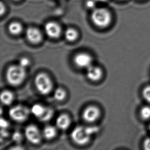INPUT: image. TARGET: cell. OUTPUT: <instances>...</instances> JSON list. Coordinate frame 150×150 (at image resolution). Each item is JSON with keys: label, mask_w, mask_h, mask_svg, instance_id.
Segmentation results:
<instances>
[{"label": "cell", "mask_w": 150, "mask_h": 150, "mask_svg": "<svg viewBox=\"0 0 150 150\" xmlns=\"http://www.w3.org/2000/svg\"><path fill=\"white\" fill-rule=\"evenodd\" d=\"M98 131L99 128L98 126H77L71 132V139L75 144L84 146L89 142L92 135Z\"/></svg>", "instance_id": "1"}, {"label": "cell", "mask_w": 150, "mask_h": 150, "mask_svg": "<svg viewBox=\"0 0 150 150\" xmlns=\"http://www.w3.org/2000/svg\"><path fill=\"white\" fill-rule=\"evenodd\" d=\"M25 69L20 65H12L9 67L6 73V79L12 86H18L24 81L26 77Z\"/></svg>", "instance_id": "2"}, {"label": "cell", "mask_w": 150, "mask_h": 150, "mask_svg": "<svg viewBox=\"0 0 150 150\" xmlns=\"http://www.w3.org/2000/svg\"><path fill=\"white\" fill-rule=\"evenodd\" d=\"M91 19L97 26L104 28L109 25L111 22V14L105 8H96L92 13Z\"/></svg>", "instance_id": "3"}, {"label": "cell", "mask_w": 150, "mask_h": 150, "mask_svg": "<svg viewBox=\"0 0 150 150\" xmlns=\"http://www.w3.org/2000/svg\"><path fill=\"white\" fill-rule=\"evenodd\" d=\"M35 85L38 91L43 95L50 93L53 89L52 81L50 78L45 73H40L35 79Z\"/></svg>", "instance_id": "4"}, {"label": "cell", "mask_w": 150, "mask_h": 150, "mask_svg": "<svg viewBox=\"0 0 150 150\" xmlns=\"http://www.w3.org/2000/svg\"><path fill=\"white\" fill-rule=\"evenodd\" d=\"M30 110L25 106L16 105L9 110V116L11 119L17 122H23L28 118Z\"/></svg>", "instance_id": "5"}, {"label": "cell", "mask_w": 150, "mask_h": 150, "mask_svg": "<svg viewBox=\"0 0 150 150\" xmlns=\"http://www.w3.org/2000/svg\"><path fill=\"white\" fill-rule=\"evenodd\" d=\"M25 136L29 142L32 144H38L42 141L43 137L42 132L34 124L27 126L25 130Z\"/></svg>", "instance_id": "6"}, {"label": "cell", "mask_w": 150, "mask_h": 150, "mask_svg": "<svg viewBox=\"0 0 150 150\" xmlns=\"http://www.w3.org/2000/svg\"><path fill=\"white\" fill-rule=\"evenodd\" d=\"M100 116V109L94 106H90L86 108L83 112V120L88 123H93L98 120Z\"/></svg>", "instance_id": "7"}, {"label": "cell", "mask_w": 150, "mask_h": 150, "mask_svg": "<svg viewBox=\"0 0 150 150\" xmlns=\"http://www.w3.org/2000/svg\"><path fill=\"white\" fill-rule=\"evenodd\" d=\"M74 61L76 65L81 68H87L92 65L91 56L86 53H80L75 56Z\"/></svg>", "instance_id": "8"}, {"label": "cell", "mask_w": 150, "mask_h": 150, "mask_svg": "<svg viewBox=\"0 0 150 150\" xmlns=\"http://www.w3.org/2000/svg\"><path fill=\"white\" fill-rule=\"evenodd\" d=\"M45 31L46 34L52 38H58L61 35V27L58 24L53 22H50L46 24Z\"/></svg>", "instance_id": "9"}, {"label": "cell", "mask_w": 150, "mask_h": 150, "mask_svg": "<svg viewBox=\"0 0 150 150\" xmlns=\"http://www.w3.org/2000/svg\"><path fill=\"white\" fill-rule=\"evenodd\" d=\"M26 35L27 39L33 43H38L41 42L42 35L38 29L30 27L26 30Z\"/></svg>", "instance_id": "10"}, {"label": "cell", "mask_w": 150, "mask_h": 150, "mask_svg": "<svg viewBox=\"0 0 150 150\" xmlns=\"http://www.w3.org/2000/svg\"><path fill=\"white\" fill-rule=\"evenodd\" d=\"M56 127L59 130H67L71 124V119L69 116L63 114L58 116L55 121Z\"/></svg>", "instance_id": "11"}, {"label": "cell", "mask_w": 150, "mask_h": 150, "mask_svg": "<svg viewBox=\"0 0 150 150\" xmlns=\"http://www.w3.org/2000/svg\"><path fill=\"white\" fill-rule=\"evenodd\" d=\"M103 75L100 67L91 65L87 69V76L91 81H97L101 78Z\"/></svg>", "instance_id": "12"}, {"label": "cell", "mask_w": 150, "mask_h": 150, "mask_svg": "<svg viewBox=\"0 0 150 150\" xmlns=\"http://www.w3.org/2000/svg\"><path fill=\"white\" fill-rule=\"evenodd\" d=\"M57 127L51 125H48L44 127L42 131L43 137L47 140H51L57 136Z\"/></svg>", "instance_id": "13"}, {"label": "cell", "mask_w": 150, "mask_h": 150, "mask_svg": "<svg viewBox=\"0 0 150 150\" xmlns=\"http://www.w3.org/2000/svg\"><path fill=\"white\" fill-rule=\"evenodd\" d=\"M46 109L47 107L41 104H37L33 105L30 110L33 115L40 119L44 115Z\"/></svg>", "instance_id": "14"}, {"label": "cell", "mask_w": 150, "mask_h": 150, "mask_svg": "<svg viewBox=\"0 0 150 150\" xmlns=\"http://www.w3.org/2000/svg\"><path fill=\"white\" fill-rule=\"evenodd\" d=\"M1 100L2 104L5 106H10L14 100V95L11 91L5 90L1 94Z\"/></svg>", "instance_id": "15"}, {"label": "cell", "mask_w": 150, "mask_h": 150, "mask_svg": "<svg viewBox=\"0 0 150 150\" xmlns=\"http://www.w3.org/2000/svg\"><path fill=\"white\" fill-rule=\"evenodd\" d=\"M9 31L12 35H17L20 34L23 30L22 25L18 22H13L9 26Z\"/></svg>", "instance_id": "16"}, {"label": "cell", "mask_w": 150, "mask_h": 150, "mask_svg": "<svg viewBox=\"0 0 150 150\" xmlns=\"http://www.w3.org/2000/svg\"><path fill=\"white\" fill-rule=\"evenodd\" d=\"M65 38L69 41H73L75 40L78 36V34L74 29H67L65 33Z\"/></svg>", "instance_id": "17"}, {"label": "cell", "mask_w": 150, "mask_h": 150, "mask_svg": "<svg viewBox=\"0 0 150 150\" xmlns=\"http://www.w3.org/2000/svg\"><path fill=\"white\" fill-rule=\"evenodd\" d=\"M53 96L57 101H62L65 99L66 97V92L63 89L58 88L55 90Z\"/></svg>", "instance_id": "18"}, {"label": "cell", "mask_w": 150, "mask_h": 150, "mask_svg": "<svg viewBox=\"0 0 150 150\" xmlns=\"http://www.w3.org/2000/svg\"><path fill=\"white\" fill-rule=\"evenodd\" d=\"M54 115V111L52 108L47 107V109L45 112L44 115L42 116V117L40 119L42 122H48L50 121Z\"/></svg>", "instance_id": "19"}, {"label": "cell", "mask_w": 150, "mask_h": 150, "mask_svg": "<svg viewBox=\"0 0 150 150\" xmlns=\"http://www.w3.org/2000/svg\"><path fill=\"white\" fill-rule=\"evenodd\" d=\"M140 117L144 120L150 119V106H144L142 107L140 111Z\"/></svg>", "instance_id": "20"}, {"label": "cell", "mask_w": 150, "mask_h": 150, "mask_svg": "<svg viewBox=\"0 0 150 150\" xmlns=\"http://www.w3.org/2000/svg\"><path fill=\"white\" fill-rule=\"evenodd\" d=\"M22 134L18 131L14 132L12 135V139L16 144H20L23 140Z\"/></svg>", "instance_id": "21"}, {"label": "cell", "mask_w": 150, "mask_h": 150, "mask_svg": "<svg viewBox=\"0 0 150 150\" xmlns=\"http://www.w3.org/2000/svg\"><path fill=\"white\" fill-rule=\"evenodd\" d=\"M142 96L146 101L150 103V85L146 86L142 91Z\"/></svg>", "instance_id": "22"}, {"label": "cell", "mask_w": 150, "mask_h": 150, "mask_svg": "<svg viewBox=\"0 0 150 150\" xmlns=\"http://www.w3.org/2000/svg\"><path fill=\"white\" fill-rule=\"evenodd\" d=\"M29 64H30V61L27 58H22L18 62V65H20L21 67H23L24 69L28 66Z\"/></svg>", "instance_id": "23"}, {"label": "cell", "mask_w": 150, "mask_h": 150, "mask_svg": "<svg viewBox=\"0 0 150 150\" xmlns=\"http://www.w3.org/2000/svg\"><path fill=\"white\" fill-rule=\"evenodd\" d=\"M0 125L1 129H7V128H9V122L6 119L2 118L1 119V121H0Z\"/></svg>", "instance_id": "24"}, {"label": "cell", "mask_w": 150, "mask_h": 150, "mask_svg": "<svg viewBox=\"0 0 150 150\" xmlns=\"http://www.w3.org/2000/svg\"><path fill=\"white\" fill-rule=\"evenodd\" d=\"M96 0H88L86 2V6L88 8H94L96 7Z\"/></svg>", "instance_id": "25"}, {"label": "cell", "mask_w": 150, "mask_h": 150, "mask_svg": "<svg viewBox=\"0 0 150 150\" xmlns=\"http://www.w3.org/2000/svg\"><path fill=\"white\" fill-rule=\"evenodd\" d=\"M143 146L144 150H150V137L146 138L144 140Z\"/></svg>", "instance_id": "26"}, {"label": "cell", "mask_w": 150, "mask_h": 150, "mask_svg": "<svg viewBox=\"0 0 150 150\" xmlns=\"http://www.w3.org/2000/svg\"><path fill=\"white\" fill-rule=\"evenodd\" d=\"M8 150H25V149L20 145H16L11 147Z\"/></svg>", "instance_id": "27"}, {"label": "cell", "mask_w": 150, "mask_h": 150, "mask_svg": "<svg viewBox=\"0 0 150 150\" xmlns=\"http://www.w3.org/2000/svg\"><path fill=\"white\" fill-rule=\"evenodd\" d=\"M1 137H4V138H6L9 136V133L7 129H1Z\"/></svg>", "instance_id": "28"}, {"label": "cell", "mask_w": 150, "mask_h": 150, "mask_svg": "<svg viewBox=\"0 0 150 150\" xmlns=\"http://www.w3.org/2000/svg\"><path fill=\"white\" fill-rule=\"evenodd\" d=\"M4 11H5V7L3 5V3H1V14H3Z\"/></svg>", "instance_id": "29"}, {"label": "cell", "mask_w": 150, "mask_h": 150, "mask_svg": "<svg viewBox=\"0 0 150 150\" xmlns=\"http://www.w3.org/2000/svg\"><path fill=\"white\" fill-rule=\"evenodd\" d=\"M96 2H106L107 0H96Z\"/></svg>", "instance_id": "30"}, {"label": "cell", "mask_w": 150, "mask_h": 150, "mask_svg": "<svg viewBox=\"0 0 150 150\" xmlns=\"http://www.w3.org/2000/svg\"><path fill=\"white\" fill-rule=\"evenodd\" d=\"M16 1H18V0H16Z\"/></svg>", "instance_id": "31"}]
</instances>
